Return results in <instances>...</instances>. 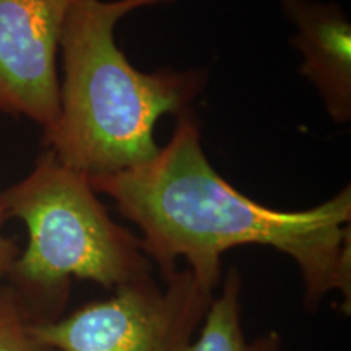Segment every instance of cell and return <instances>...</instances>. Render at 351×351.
<instances>
[{"instance_id": "3957f363", "label": "cell", "mask_w": 351, "mask_h": 351, "mask_svg": "<svg viewBox=\"0 0 351 351\" xmlns=\"http://www.w3.org/2000/svg\"><path fill=\"white\" fill-rule=\"evenodd\" d=\"M0 194L7 217L21 219L28 231L7 278L29 324L62 315L72 278L114 291L153 275L142 239L109 217L86 174L67 168L51 150Z\"/></svg>"}, {"instance_id": "8992f818", "label": "cell", "mask_w": 351, "mask_h": 351, "mask_svg": "<svg viewBox=\"0 0 351 351\" xmlns=\"http://www.w3.org/2000/svg\"><path fill=\"white\" fill-rule=\"evenodd\" d=\"M296 26L291 44L302 54L300 67L317 88L328 116L337 124L351 119V23L337 3L280 0Z\"/></svg>"}, {"instance_id": "ba28073f", "label": "cell", "mask_w": 351, "mask_h": 351, "mask_svg": "<svg viewBox=\"0 0 351 351\" xmlns=\"http://www.w3.org/2000/svg\"><path fill=\"white\" fill-rule=\"evenodd\" d=\"M0 351H57L33 337L28 315L8 285L0 288Z\"/></svg>"}, {"instance_id": "9c48e42d", "label": "cell", "mask_w": 351, "mask_h": 351, "mask_svg": "<svg viewBox=\"0 0 351 351\" xmlns=\"http://www.w3.org/2000/svg\"><path fill=\"white\" fill-rule=\"evenodd\" d=\"M7 219L8 217L5 212V205H3L2 194H0V278L7 276L13 262L20 256V247L16 245L15 241L3 234V225H5Z\"/></svg>"}, {"instance_id": "7a4b0ae2", "label": "cell", "mask_w": 351, "mask_h": 351, "mask_svg": "<svg viewBox=\"0 0 351 351\" xmlns=\"http://www.w3.org/2000/svg\"><path fill=\"white\" fill-rule=\"evenodd\" d=\"M171 0H72L60 33L64 80L56 125L43 135L60 163L101 178L153 160L156 121L187 111L204 91V70L140 72L116 43L121 19Z\"/></svg>"}, {"instance_id": "5b68a950", "label": "cell", "mask_w": 351, "mask_h": 351, "mask_svg": "<svg viewBox=\"0 0 351 351\" xmlns=\"http://www.w3.org/2000/svg\"><path fill=\"white\" fill-rule=\"evenodd\" d=\"M72 0H0V112L28 117L44 134L60 112V33Z\"/></svg>"}, {"instance_id": "277c9868", "label": "cell", "mask_w": 351, "mask_h": 351, "mask_svg": "<svg viewBox=\"0 0 351 351\" xmlns=\"http://www.w3.org/2000/svg\"><path fill=\"white\" fill-rule=\"evenodd\" d=\"M163 280V287L153 275L129 283L67 317L29 324V332L57 351H189L215 291L189 269Z\"/></svg>"}, {"instance_id": "52a82bcc", "label": "cell", "mask_w": 351, "mask_h": 351, "mask_svg": "<svg viewBox=\"0 0 351 351\" xmlns=\"http://www.w3.org/2000/svg\"><path fill=\"white\" fill-rule=\"evenodd\" d=\"M243 278L238 269H230L219 295L213 296L199 337L189 351H282L283 337L271 330L249 341L243 328Z\"/></svg>"}, {"instance_id": "6da1fadb", "label": "cell", "mask_w": 351, "mask_h": 351, "mask_svg": "<svg viewBox=\"0 0 351 351\" xmlns=\"http://www.w3.org/2000/svg\"><path fill=\"white\" fill-rule=\"evenodd\" d=\"M90 182L142 231L143 251L161 278L184 258L199 285L215 291L223 254L269 245L298 263L307 309L330 291H340L350 309V186L300 212L257 204L213 169L202 148L199 121L189 109L179 114L173 137L153 160Z\"/></svg>"}]
</instances>
